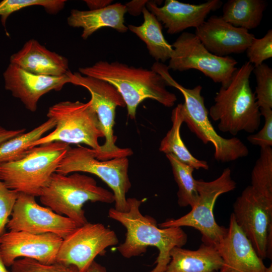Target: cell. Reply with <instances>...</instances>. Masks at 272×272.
Listing matches in <instances>:
<instances>
[{
  "label": "cell",
  "mask_w": 272,
  "mask_h": 272,
  "mask_svg": "<svg viewBox=\"0 0 272 272\" xmlns=\"http://www.w3.org/2000/svg\"><path fill=\"white\" fill-rule=\"evenodd\" d=\"M145 199L128 198L127 212H121L111 208L108 216L126 229L124 242L117 248L120 253L129 258L145 253L149 246H155L159 254L155 262L156 265L150 272H164L171 259V250L174 247L184 245L187 236L181 227L159 228L153 217L143 215L140 207Z\"/></svg>",
  "instance_id": "obj_1"
},
{
  "label": "cell",
  "mask_w": 272,
  "mask_h": 272,
  "mask_svg": "<svg viewBox=\"0 0 272 272\" xmlns=\"http://www.w3.org/2000/svg\"><path fill=\"white\" fill-rule=\"evenodd\" d=\"M81 74L105 81L121 95L127 115L134 119L137 109L144 100H155L166 107H172L177 97L166 89L163 78L153 70L129 66L118 61L100 60L79 69Z\"/></svg>",
  "instance_id": "obj_2"
},
{
  "label": "cell",
  "mask_w": 272,
  "mask_h": 272,
  "mask_svg": "<svg viewBox=\"0 0 272 272\" xmlns=\"http://www.w3.org/2000/svg\"><path fill=\"white\" fill-rule=\"evenodd\" d=\"M254 66L245 62L233 73L231 82L221 87L214 98L209 114L224 132L236 135L241 131L253 133L260 124L261 114L255 95L250 85Z\"/></svg>",
  "instance_id": "obj_3"
},
{
  "label": "cell",
  "mask_w": 272,
  "mask_h": 272,
  "mask_svg": "<svg viewBox=\"0 0 272 272\" xmlns=\"http://www.w3.org/2000/svg\"><path fill=\"white\" fill-rule=\"evenodd\" d=\"M151 69L163 78L167 86L174 87L182 93L184 99L182 104L184 122L204 144H213L214 158L217 161L228 162L248 155L247 147L239 139L224 138L215 130L209 118V111L205 105L200 85L192 89L183 87L172 78L167 66L162 62H155Z\"/></svg>",
  "instance_id": "obj_4"
},
{
  "label": "cell",
  "mask_w": 272,
  "mask_h": 272,
  "mask_svg": "<svg viewBox=\"0 0 272 272\" xmlns=\"http://www.w3.org/2000/svg\"><path fill=\"white\" fill-rule=\"evenodd\" d=\"M39 197L42 204L66 216L79 227L88 222L83 209L85 202H114L113 192L98 186L93 178L79 172L70 175L54 173Z\"/></svg>",
  "instance_id": "obj_5"
},
{
  "label": "cell",
  "mask_w": 272,
  "mask_h": 272,
  "mask_svg": "<svg viewBox=\"0 0 272 272\" xmlns=\"http://www.w3.org/2000/svg\"><path fill=\"white\" fill-rule=\"evenodd\" d=\"M70 148L58 142L30 148L20 160L0 165V179L11 189L39 196Z\"/></svg>",
  "instance_id": "obj_6"
},
{
  "label": "cell",
  "mask_w": 272,
  "mask_h": 272,
  "mask_svg": "<svg viewBox=\"0 0 272 272\" xmlns=\"http://www.w3.org/2000/svg\"><path fill=\"white\" fill-rule=\"evenodd\" d=\"M48 118L56 123L54 130L34 142L30 148L52 142L68 145L83 144L96 152L100 146L98 140L104 133L90 100L87 102L64 101L49 107Z\"/></svg>",
  "instance_id": "obj_7"
},
{
  "label": "cell",
  "mask_w": 272,
  "mask_h": 272,
  "mask_svg": "<svg viewBox=\"0 0 272 272\" xmlns=\"http://www.w3.org/2000/svg\"><path fill=\"white\" fill-rule=\"evenodd\" d=\"M198 199L187 214L177 219H168L159 224L160 228L187 226L198 230L202 243L217 246L226 235L227 228L219 226L214 215V207L221 194L233 190L236 183L231 177L229 168L224 169L221 175L211 181L196 180Z\"/></svg>",
  "instance_id": "obj_8"
},
{
  "label": "cell",
  "mask_w": 272,
  "mask_h": 272,
  "mask_svg": "<svg viewBox=\"0 0 272 272\" xmlns=\"http://www.w3.org/2000/svg\"><path fill=\"white\" fill-rule=\"evenodd\" d=\"M127 157L107 160L98 159L95 150L80 145L69 149L59 164L56 172L63 175L71 173L86 172L95 175L112 190L115 209L126 212L129 205L126 194L131 187Z\"/></svg>",
  "instance_id": "obj_9"
},
{
  "label": "cell",
  "mask_w": 272,
  "mask_h": 272,
  "mask_svg": "<svg viewBox=\"0 0 272 272\" xmlns=\"http://www.w3.org/2000/svg\"><path fill=\"white\" fill-rule=\"evenodd\" d=\"M71 84L86 88L90 93V101L97 113L105 138L99 150L95 151L96 157L101 160L127 157L132 154L130 148H121L116 144L113 133L115 111L117 107H124L125 103L117 89L109 83L69 71Z\"/></svg>",
  "instance_id": "obj_10"
},
{
  "label": "cell",
  "mask_w": 272,
  "mask_h": 272,
  "mask_svg": "<svg viewBox=\"0 0 272 272\" xmlns=\"http://www.w3.org/2000/svg\"><path fill=\"white\" fill-rule=\"evenodd\" d=\"M171 45L173 50L167 65L169 70L183 72L196 70L226 88L237 69L238 62L234 58L211 53L195 34L184 32Z\"/></svg>",
  "instance_id": "obj_11"
},
{
  "label": "cell",
  "mask_w": 272,
  "mask_h": 272,
  "mask_svg": "<svg viewBox=\"0 0 272 272\" xmlns=\"http://www.w3.org/2000/svg\"><path fill=\"white\" fill-rule=\"evenodd\" d=\"M235 221L262 259L272 257V206L250 185L233 204Z\"/></svg>",
  "instance_id": "obj_12"
},
{
  "label": "cell",
  "mask_w": 272,
  "mask_h": 272,
  "mask_svg": "<svg viewBox=\"0 0 272 272\" xmlns=\"http://www.w3.org/2000/svg\"><path fill=\"white\" fill-rule=\"evenodd\" d=\"M118 243L114 231L100 223L88 222L63 239L56 263L85 272L98 255L104 254L107 247Z\"/></svg>",
  "instance_id": "obj_13"
},
{
  "label": "cell",
  "mask_w": 272,
  "mask_h": 272,
  "mask_svg": "<svg viewBox=\"0 0 272 272\" xmlns=\"http://www.w3.org/2000/svg\"><path fill=\"white\" fill-rule=\"evenodd\" d=\"M79 226L70 218L38 205L35 197L19 193L6 227L12 231L51 233L63 239ZM80 227V226H79Z\"/></svg>",
  "instance_id": "obj_14"
},
{
  "label": "cell",
  "mask_w": 272,
  "mask_h": 272,
  "mask_svg": "<svg viewBox=\"0 0 272 272\" xmlns=\"http://www.w3.org/2000/svg\"><path fill=\"white\" fill-rule=\"evenodd\" d=\"M63 239L51 233L33 234L24 231L5 232L0 237V251L7 267L17 258H29L45 264L56 263Z\"/></svg>",
  "instance_id": "obj_15"
},
{
  "label": "cell",
  "mask_w": 272,
  "mask_h": 272,
  "mask_svg": "<svg viewBox=\"0 0 272 272\" xmlns=\"http://www.w3.org/2000/svg\"><path fill=\"white\" fill-rule=\"evenodd\" d=\"M3 76L5 89L33 112L36 111L42 96L52 90L59 91L65 84L71 83L67 74L62 76L36 75L12 63L8 65Z\"/></svg>",
  "instance_id": "obj_16"
},
{
  "label": "cell",
  "mask_w": 272,
  "mask_h": 272,
  "mask_svg": "<svg viewBox=\"0 0 272 272\" xmlns=\"http://www.w3.org/2000/svg\"><path fill=\"white\" fill-rule=\"evenodd\" d=\"M217 248L223 260L218 272H272L271 264L265 266L233 214L227 233Z\"/></svg>",
  "instance_id": "obj_17"
},
{
  "label": "cell",
  "mask_w": 272,
  "mask_h": 272,
  "mask_svg": "<svg viewBox=\"0 0 272 272\" xmlns=\"http://www.w3.org/2000/svg\"><path fill=\"white\" fill-rule=\"evenodd\" d=\"M194 34L209 51L219 56L244 52L255 38L248 30L235 27L217 16L205 21Z\"/></svg>",
  "instance_id": "obj_18"
},
{
  "label": "cell",
  "mask_w": 272,
  "mask_h": 272,
  "mask_svg": "<svg viewBox=\"0 0 272 272\" xmlns=\"http://www.w3.org/2000/svg\"><path fill=\"white\" fill-rule=\"evenodd\" d=\"M149 1L147 9L162 23L167 33L173 35L189 28L200 26L209 14L221 8L222 2L209 0L199 5L184 3L176 0H166L159 7L160 1Z\"/></svg>",
  "instance_id": "obj_19"
},
{
  "label": "cell",
  "mask_w": 272,
  "mask_h": 272,
  "mask_svg": "<svg viewBox=\"0 0 272 272\" xmlns=\"http://www.w3.org/2000/svg\"><path fill=\"white\" fill-rule=\"evenodd\" d=\"M10 61V63L39 75L62 76L70 71L66 57L48 50L34 39L26 42L19 51L11 56Z\"/></svg>",
  "instance_id": "obj_20"
},
{
  "label": "cell",
  "mask_w": 272,
  "mask_h": 272,
  "mask_svg": "<svg viewBox=\"0 0 272 272\" xmlns=\"http://www.w3.org/2000/svg\"><path fill=\"white\" fill-rule=\"evenodd\" d=\"M126 12L125 5L120 3L98 10L73 9L67 17V23L70 27L82 28L81 37L83 39H87L104 27H110L119 32L124 33L128 30L124 24V15Z\"/></svg>",
  "instance_id": "obj_21"
},
{
  "label": "cell",
  "mask_w": 272,
  "mask_h": 272,
  "mask_svg": "<svg viewBox=\"0 0 272 272\" xmlns=\"http://www.w3.org/2000/svg\"><path fill=\"white\" fill-rule=\"evenodd\" d=\"M164 272H218L223 260L216 246L202 243L191 250L174 247Z\"/></svg>",
  "instance_id": "obj_22"
},
{
  "label": "cell",
  "mask_w": 272,
  "mask_h": 272,
  "mask_svg": "<svg viewBox=\"0 0 272 272\" xmlns=\"http://www.w3.org/2000/svg\"><path fill=\"white\" fill-rule=\"evenodd\" d=\"M142 14L143 23L139 26L128 25V30L146 44L149 54L157 62L169 60L173 49L163 35L161 23L146 7L143 8Z\"/></svg>",
  "instance_id": "obj_23"
},
{
  "label": "cell",
  "mask_w": 272,
  "mask_h": 272,
  "mask_svg": "<svg viewBox=\"0 0 272 272\" xmlns=\"http://www.w3.org/2000/svg\"><path fill=\"white\" fill-rule=\"evenodd\" d=\"M172 127L162 140L159 150L165 154H171L182 162L195 169L208 170L207 161L195 158L187 149L180 135L181 126L184 122L182 104H178L171 114Z\"/></svg>",
  "instance_id": "obj_24"
},
{
  "label": "cell",
  "mask_w": 272,
  "mask_h": 272,
  "mask_svg": "<svg viewBox=\"0 0 272 272\" xmlns=\"http://www.w3.org/2000/svg\"><path fill=\"white\" fill-rule=\"evenodd\" d=\"M266 2L263 0H229L223 7V19L232 25L249 31L260 24Z\"/></svg>",
  "instance_id": "obj_25"
},
{
  "label": "cell",
  "mask_w": 272,
  "mask_h": 272,
  "mask_svg": "<svg viewBox=\"0 0 272 272\" xmlns=\"http://www.w3.org/2000/svg\"><path fill=\"white\" fill-rule=\"evenodd\" d=\"M55 125V120L48 118L46 121L31 131L22 133L0 145V165L15 162L23 158L30 149L31 146Z\"/></svg>",
  "instance_id": "obj_26"
},
{
  "label": "cell",
  "mask_w": 272,
  "mask_h": 272,
  "mask_svg": "<svg viewBox=\"0 0 272 272\" xmlns=\"http://www.w3.org/2000/svg\"><path fill=\"white\" fill-rule=\"evenodd\" d=\"M169 161L174 179L178 185V203L181 207L190 206L192 208L197 203L198 194L196 179L192 175L194 168L171 154H166Z\"/></svg>",
  "instance_id": "obj_27"
},
{
  "label": "cell",
  "mask_w": 272,
  "mask_h": 272,
  "mask_svg": "<svg viewBox=\"0 0 272 272\" xmlns=\"http://www.w3.org/2000/svg\"><path fill=\"white\" fill-rule=\"evenodd\" d=\"M253 189L272 206V148H260V156L251 172Z\"/></svg>",
  "instance_id": "obj_28"
},
{
  "label": "cell",
  "mask_w": 272,
  "mask_h": 272,
  "mask_svg": "<svg viewBox=\"0 0 272 272\" xmlns=\"http://www.w3.org/2000/svg\"><path fill=\"white\" fill-rule=\"evenodd\" d=\"M64 0H4L0 2L1 23L6 29V22L12 13L24 8L39 6L49 14H55L64 8Z\"/></svg>",
  "instance_id": "obj_29"
},
{
  "label": "cell",
  "mask_w": 272,
  "mask_h": 272,
  "mask_svg": "<svg viewBox=\"0 0 272 272\" xmlns=\"http://www.w3.org/2000/svg\"><path fill=\"white\" fill-rule=\"evenodd\" d=\"M256 86L254 93L259 109H272V69L263 63L254 67Z\"/></svg>",
  "instance_id": "obj_30"
},
{
  "label": "cell",
  "mask_w": 272,
  "mask_h": 272,
  "mask_svg": "<svg viewBox=\"0 0 272 272\" xmlns=\"http://www.w3.org/2000/svg\"><path fill=\"white\" fill-rule=\"evenodd\" d=\"M249 62L257 66L272 57V30L269 29L260 38H255L246 50Z\"/></svg>",
  "instance_id": "obj_31"
},
{
  "label": "cell",
  "mask_w": 272,
  "mask_h": 272,
  "mask_svg": "<svg viewBox=\"0 0 272 272\" xmlns=\"http://www.w3.org/2000/svg\"><path fill=\"white\" fill-rule=\"evenodd\" d=\"M11 267L10 272H78L74 266L58 263L45 264L29 258L16 259Z\"/></svg>",
  "instance_id": "obj_32"
},
{
  "label": "cell",
  "mask_w": 272,
  "mask_h": 272,
  "mask_svg": "<svg viewBox=\"0 0 272 272\" xmlns=\"http://www.w3.org/2000/svg\"><path fill=\"white\" fill-rule=\"evenodd\" d=\"M19 193L9 188L0 179V237L5 232V228Z\"/></svg>",
  "instance_id": "obj_33"
},
{
  "label": "cell",
  "mask_w": 272,
  "mask_h": 272,
  "mask_svg": "<svg viewBox=\"0 0 272 272\" xmlns=\"http://www.w3.org/2000/svg\"><path fill=\"white\" fill-rule=\"evenodd\" d=\"M261 115L264 118L263 127L257 133L247 137L251 144L260 148L271 147L272 146V109H260Z\"/></svg>",
  "instance_id": "obj_34"
},
{
  "label": "cell",
  "mask_w": 272,
  "mask_h": 272,
  "mask_svg": "<svg viewBox=\"0 0 272 272\" xmlns=\"http://www.w3.org/2000/svg\"><path fill=\"white\" fill-rule=\"evenodd\" d=\"M149 1H132L125 4L127 12L132 16L139 15Z\"/></svg>",
  "instance_id": "obj_35"
},
{
  "label": "cell",
  "mask_w": 272,
  "mask_h": 272,
  "mask_svg": "<svg viewBox=\"0 0 272 272\" xmlns=\"http://www.w3.org/2000/svg\"><path fill=\"white\" fill-rule=\"evenodd\" d=\"M25 128L9 130L0 126V145L5 142L25 132Z\"/></svg>",
  "instance_id": "obj_36"
},
{
  "label": "cell",
  "mask_w": 272,
  "mask_h": 272,
  "mask_svg": "<svg viewBox=\"0 0 272 272\" xmlns=\"http://www.w3.org/2000/svg\"><path fill=\"white\" fill-rule=\"evenodd\" d=\"M90 10H98L104 8L110 5L113 2L111 0H85Z\"/></svg>",
  "instance_id": "obj_37"
},
{
  "label": "cell",
  "mask_w": 272,
  "mask_h": 272,
  "mask_svg": "<svg viewBox=\"0 0 272 272\" xmlns=\"http://www.w3.org/2000/svg\"><path fill=\"white\" fill-rule=\"evenodd\" d=\"M85 272H107L106 268L94 260Z\"/></svg>",
  "instance_id": "obj_38"
},
{
  "label": "cell",
  "mask_w": 272,
  "mask_h": 272,
  "mask_svg": "<svg viewBox=\"0 0 272 272\" xmlns=\"http://www.w3.org/2000/svg\"><path fill=\"white\" fill-rule=\"evenodd\" d=\"M6 267L3 260L0 251V272H10L7 269Z\"/></svg>",
  "instance_id": "obj_39"
}]
</instances>
